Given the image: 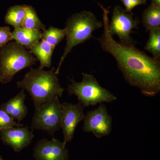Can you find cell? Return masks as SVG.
<instances>
[{"instance_id": "obj_1", "label": "cell", "mask_w": 160, "mask_h": 160, "mask_svg": "<svg viewBox=\"0 0 160 160\" xmlns=\"http://www.w3.org/2000/svg\"><path fill=\"white\" fill-rule=\"evenodd\" d=\"M103 10V33L97 38L103 50L114 58L118 68L127 82L140 89L142 94L152 97L160 92V58L151 57L134 45L119 42L109 30V9Z\"/></svg>"}, {"instance_id": "obj_2", "label": "cell", "mask_w": 160, "mask_h": 160, "mask_svg": "<svg viewBox=\"0 0 160 160\" xmlns=\"http://www.w3.org/2000/svg\"><path fill=\"white\" fill-rule=\"evenodd\" d=\"M55 71L54 67L49 70L31 67L23 79L17 83L18 88L30 95L35 109L56 97H62L65 89L60 84Z\"/></svg>"}, {"instance_id": "obj_3", "label": "cell", "mask_w": 160, "mask_h": 160, "mask_svg": "<svg viewBox=\"0 0 160 160\" xmlns=\"http://www.w3.org/2000/svg\"><path fill=\"white\" fill-rule=\"evenodd\" d=\"M103 26V22L98 20L90 11H82L68 18L65 28L66 31V46L56 69V74H59L64 60L73 48L91 38L92 32Z\"/></svg>"}, {"instance_id": "obj_4", "label": "cell", "mask_w": 160, "mask_h": 160, "mask_svg": "<svg viewBox=\"0 0 160 160\" xmlns=\"http://www.w3.org/2000/svg\"><path fill=\"white\" fill-rule=\"evenodd\" d=\"M37 59L29 50L16 42H10L0 49V82H10L15 75L35 65Z\"/></svg>"}, {"instance_id": "obj_5", "label": "cell", "mask_w": 160, "mask_h": 160, "mask_svg": "<svg viewBox=\"0 0 160 160\" xmlns=\"http://www.w3.org/2000/svg\"><path fill=\"white\" fill-rule=\"evenodd\" d=\"M82 76V82L71 80V84L68 86L67 91L70 95L76 96L84 107L98 103H111L117 99L111 92L100 85L93 75L83 72Z\"/></svg>"}, {"instance_id": "obj_6", "label": "cell", "mask_w": 160, "mask_h": 160, "mask_svg": "<svg viewBox=\"0 0 160 160\" xmlns=\"http://www.w3.org/2000/svg\"><path fill=\"white\" fill-rule=\"evenodd\" d=\"M62 115V103L58 97H56L35 109L30 128L46 132L53 136L61 129Z\"/></svg>"}, {"instance_id": "obj_7", "label": "cell", "mask_w": 160, "mask_h": 160, "mask_svg": "<svg viewBox=\"0 0 160 160\" xmlns=\"http://www.w3.org/2000/svg\"><path fill=\"white\" fill-rule=\"evenodd\" d=\"M138 20L131 12L126 11L121 6H115L111 20L109 24V33L112 36H117L120 42L134 45L131 37L132 30L138 29Z\"/></svg>"}, {"instance_id": "obj_8", "label": "cell", "mask_w": 160, "mask_h": 160, "mask_svg": "<svg viewBox=\"0 0 160 160\" xmlns=\"http://www.w3.org/2000/svg\"><path fill=\"white\" fill-rule=\"evenodd\" d=\"M83 121V131L92 132L98 138L109 135L112 130V118L103 103L96 109L87 112Z\"/></svg>"}, {"instance_id": "obj_9", "label": "cell", "mask_w": 160, "mask_h": 160, "mask_svg": "<svg viewBox=\"0 0 160 160\" xmlns=\"http://www.w3.org/2000/svg\"><path fill=\"white\" fill-rule=\"evenodd\" d=\"M61 128L64 135L63 143L66 145L73 138L75 129L79 123L84 120V107L80 102L76 104L64 102L62 103Z\"/></svg>"}, {"instance_id": "obj_10", "label": "cell", "mask_w": 160, "mask_h": 160, "mask_svg": "<svg viewBox=\"0 0 160 160\" xmlns=\"http://www.w3.org/2000/svg\"><path fill=\"white\" fill-rule=\"evenodd\" d=\"M69 156L66 145L54 138L51 140H39L33 150V157L36 160H68Z\"/></svg>"}, {"instance_id": "obj_11", "label": "cell", "mask_w": 160, "mask_h": 160, "mask_svg": "<svg viewBox=\"0 0 160 160\" xmlns=\"http://www.w3.org/2000/svg\"><path fill=\"white\" fill-rule=\"evenodd\" d=\"M0 135L2 142L11 147L16 152H19L29 146L34 137L28 126L0 129Z\"/></svg>"}, {"instance_id": "obj_12", "label": "cell", "mask_w": 160, "mask_h": 160, "mask_svg": "<svg viewBox=\"0 0 160 160\" xmlns=\"http://www.w3.org/2000/svg\"><path fill=\"white\" fill-rule=\"evenodd\" d=\"M25 91L24 89H22L14 97L3 103L0 106L13 119L17 120L19 123L28 113V108L25 104L26 98Z\"/></svg>"}, {"instance_id": "obj_13", "label": "cell", "mask_w": 160, "mask_h": 160, "mask_svg": "<svg viewBox=\"0 0 160 160\" xmlns=\"http://www.w3.org/2000/svg\"><path fill=\"white\" fill-rule=\"evenodd\" d=\"M42 31L37 29L21 28L12 32V40L25 47L27 50L42 39Z\"/></svg>"}, {"instance_id": "obj_14", "label": "cell", "mask_w": 160, "mask_h": 160, "mask_svg": "<svg viewBox=\"0 0 160 160\" xmlns=\"http://www.w3.org/2000/svg\"><path fill=\"white\" fill-rule=\"evenodd\" d=\"M55 48L54 46L42 40L33 45L29 51L39 61L40 66L39 68L44 69L45 67H51L52 58Z\"/></svg>"}, {"instance_id": "obj_15", "label": "cell", "mask_w": 160, "mask_h": 160, "mask_svg": "<svg viewBox=\"0 0 160 160\" xmlns=\"http://www.w3.org/2000/svg\"><path fill=\"white\" fill-rule=\"evenodd\" d=\"M142 22L146 31L160 27V6L151 4L143 12Z\"/></svg>"}, {"instance_id": "obj_16", "label": "cell", "mask_w": 160, "mask_h": 160, "mask_svg": "<svg viewBox=\"0 0 160 160\" xmlns=\"http://www.w3.org/2000/svg\"><path fill=\"white\" fill-rule=\"evenodd\" d=\"M26 9V5L11 6L7 10L4 18L5 22L13 26L14 29L22 28Z\"/></svg>"}, {"instance_id": "obj_17", "label": "cell", "mask_w": 160, "mask_h": 160, "mask_svg": "<svg viewBox=\"0 0 160 160\" xmlns=\"http://www.w3.org/2000/svg\"><path fill=\"white\" fill-rule=\"evenodd\" d=\"M23 28L43 30L46 29V26L42 22L38 16L34 8L26 5V14L23 23Z\"/></svg>"}, {"instance_id": "obj_18", "label": "cell", "mask_w": 160, "mask_h": 160, "mask_svg": "<svg viewBox=\"0 0 160 160\" xmlns=\"http://www.w3.org/2000/svg\"><path fill=\"white\" fill-rule=\"evenodd\" d=\"M66 29H59L51 26L48 29L43 30L42 40L55 47L66 37Z\"/></svg>"}, {"instance_id": "obj_19", "label": "cell", "mask_w": 160, "mask_h": 160, "mask_svg": "<svg viewBox=\"0 0 160 160\" xmlns=\"http://www.w3.org/2000/svg\"><path fill=\"white\" fill-rule=\"evenodd\" d=\"M149 39L145 49L152 54L154 58H160V27L149 31Z\"/></svg>"}, {"instance_id": "obj_20", "label": "cell", "mask_w": 160, "mask_h": 160, "mask_svg": "<svg viewBox=\"0 0 160 160\" xmlns=\"http://www.w3.org/2000/svg\"><path fill=\"white\" fill-rule=\"evenodd\" d=\"M22 126H23V125L15 122V120L0 107V129Z\"/></svg>"}, {"instance_id": "obj_21", "label": "cell", "mask_w": 160, "mask_h": 160, "mask_svg": "<svg viewBox=\"0 0 160 160\" xmlns=\"http://www.w3.org/2000/svg\"><path fill=\"white\" fill-rule=\"evenodd\" d=\"M12 40V32L9 26L0 27V48Z\"/></svg>"}, {"instance_id": "obj_22", "label": "cell", "mask_w": 160, "mask_h": 160, "mask_svg": "<svg viewBox=\"0 0 160 160\" xmlns=\"http://www.w3.org/2000/svg\"><path fill=\"white\" fill-rule=\"evenodd\" d=\"M121 1L125 6L126 8L125 10L126 11L131 12L132 10L134 8L130 2V0H121Z\"/></svg>"}, {"instance_id": "obj_23", "label": "cell", "mask_w": 160, "mask_h": 160, "mask_svg": "<svg viewBox=\"0 0 160 160\" xmlns=\"http://www.w3.org/2000/svg\"><path fill=\"white\" fill-rule=\"evenodd\" d=\"M147 0H130L133 8L139 5H144L146 3Z\"/></svg>"}, {"instance_id": "obj_24", "label": "cell", "mask_w": 160, "mask_h": 160, "mask_svg": "<svg viewBox=\"0 0 160 160\" xmlns=\"http://www.w3.org/2000/svg\"><path fill=\"white\" fill-rule=\"evenodd\" d=\"M152 4L155 6H160V0H151Z\"/></svg>"}, {"instance_id": "obj_25", "label": "cell", "mask_w": 160, "mask_h": 160, "mask_svg": "<svg viewBox=\"0 0 160 160\" xmlns=\"http://www.w3.org/2000/svg\"><path fill=\"white\" fill-rule=\"evenodd\" d=\"M0 160H5L3 159L2 157V156L0 155Z\"/></svg>"}]
</instances>
